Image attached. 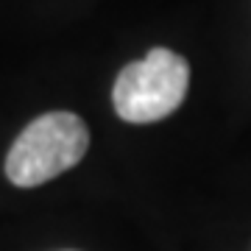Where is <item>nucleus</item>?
<instances>
[{
  "label": "nucleus",
  "mask_w": 251,
  "mask_h": 251,
  "mask_svg": "<svg viewBox=\"0 0 251 251\" xmlns=\"http://www.w3.org/2000/svg\"><path fill=\"white\" fill-rule=\"evenodd\" d=\"M90 148L87 123L73 112H48L25 126L6 156V176L17 187H36L75 168Z\"/></svg>",
  "instance_id": "nucleus-1"
},
{
  "label": "nucleus",
  "mask_w": 251,
  "mask_h": 251,
  "mask_svg": "<svg viewBox=\"0 0 251 251\" xmlns=\"http://www.w3.org/2000/svg\"><path fill=\"white\" fill-rule=\"evenodd\" d=\"M190 87V64L168 48H153L140 62L126 64L115 81V112L128 123H153L181 106Z\"/></svg>",
  "instance_id": "nucleus-2"
}]
</instances>
